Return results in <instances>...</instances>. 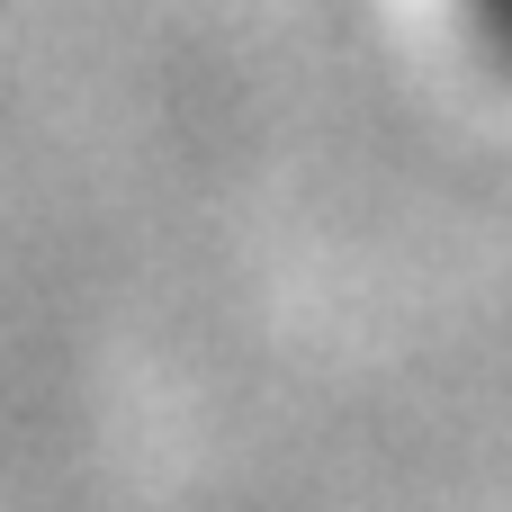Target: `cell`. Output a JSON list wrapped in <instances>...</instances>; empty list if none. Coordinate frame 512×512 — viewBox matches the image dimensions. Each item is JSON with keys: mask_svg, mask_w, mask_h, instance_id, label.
Instances as JSON below:
<instances>
[{"mask_svg": "<svg viewBox=\"0 0 512 512\" xmlns=\"http://www.w3.org/2000/svg\"><path fill=\"white\" fill-rule=\"evenodd\" d=\"M468 18L486 27V45H495V54L512 63V0H468Z\"/></svg>", "mask_w": 512, "mask_h": 512, "instance_id": "obj_1", "label": "cell"}]
</instances>
